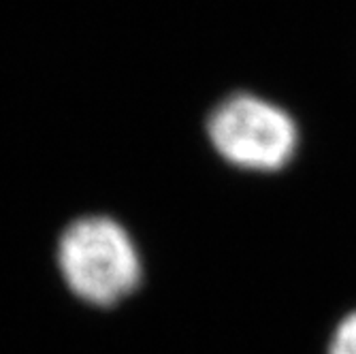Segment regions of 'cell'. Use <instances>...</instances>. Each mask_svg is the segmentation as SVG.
Masks as SVG:
<instances>
[{"label":"cell","instance_id":"1","mask_svg":"<svg viewBox=\"0 0 356 354\" xmlns=\"http://www.w3.org/2000/svg\"><path fill=\"white\" fill-rule=\"evenodd\" d=\"M58 267L81 301L101 307L133 295L143 273L131 235L105 216H88L69 224L58 241Z\"/></svg>","mask_w":356,"mask_h":354},{"label":"cell","instance_id":"3","mask_svg":"<svg viewBox=\"0 0 356 354\" xmlns=\"http://www.w3.org/2000/svg\"><path fill=\"white\" fill-rule=\"evenodd\" d=\"M329 354H356V314L343 318L329 346Z\"/></svg>","mask_w":356,"mask_h":354},{"label":"cell","instance_id":"2","mask_svg":"<svg viewBox=\"0 0 356 354\" xmlns=\"http://www.w3.org/2000/svg\"><path fill=\"white\" fill-rule=\"evenodd\" d=\"M216 152L245 171H280L299 147V128L282 107L254 94L224 99L207 120Z\"/></svg>","mask_w":356,"mask_h":354}]
</instances>
